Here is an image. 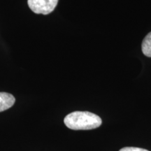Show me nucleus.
Segmentation results:
<instances>
[{"mask_svg": "<svg viewBox=\"0 0 151 151\" xmlns=\"http://www.w3.org/2000/svg\"><path fill=\"white\" fill-rule=\"evenodd\" d=\"M119 151H149L146 149L141 148H136V147H125L120 149Z\"/></svg>", "mask_w": 151, "mask_h": 151, "instance_id": "5", "label": "nucleus"}, {"mask_svg": "<svg viewBox=\"0 0 151 151\" xmlns=\"http://www.w3.org/2000/svg\"><path fill=\"white\" fill-rule=\"evenodd\" d=\"M65 125L73 130H89L99 127L102 123L101 118L88 111H74L64 119Z\"/></svg>", "mask_w": 151, "mask_h": 151, "instance_id": "1", "label": "nucleus"}, {"mask_svg": "<svg viewBox=\"0 0 151 151\" xmlns=\"http://www.w3.org/2000/svg\"><path fill=\"white\" fill-rule=\"evenodd\" d=\"M59 0H28L29 9L37 14L48 15L55 10Z\"/></svg>", "mask_w": 151, "mask_h": 151, "instance_id": "2", "label": "nucleus"}, {"mask_svg": "<svg viewBox=\"0 0 151 151\" xmlns=\"http://www.w3.org/2000/svg\"><path fill=\"white\" fill-rule=\"evenodd\" d=\"M16 99L11 94L7 92H0V112H2L12 107Z\"/></svg>", "mask_w": 151, "mask_h": 151, "instance_id": "3", "label": "nucleus"}, {"mask_svg": "<svg viewBox=\"0 0 151 151\" xmlns=\"http://www.w3.org/2000/svg\"><path fill=\"white\" fill-rule=\"evenodd\" d=\"M141 48L144 55L151 58V32L146 36L143 40Z\"/></svg>", "mask_w": 151, "mask_h": 151, "instance_id": "4", "label": "nucleus"}]
</instances>
